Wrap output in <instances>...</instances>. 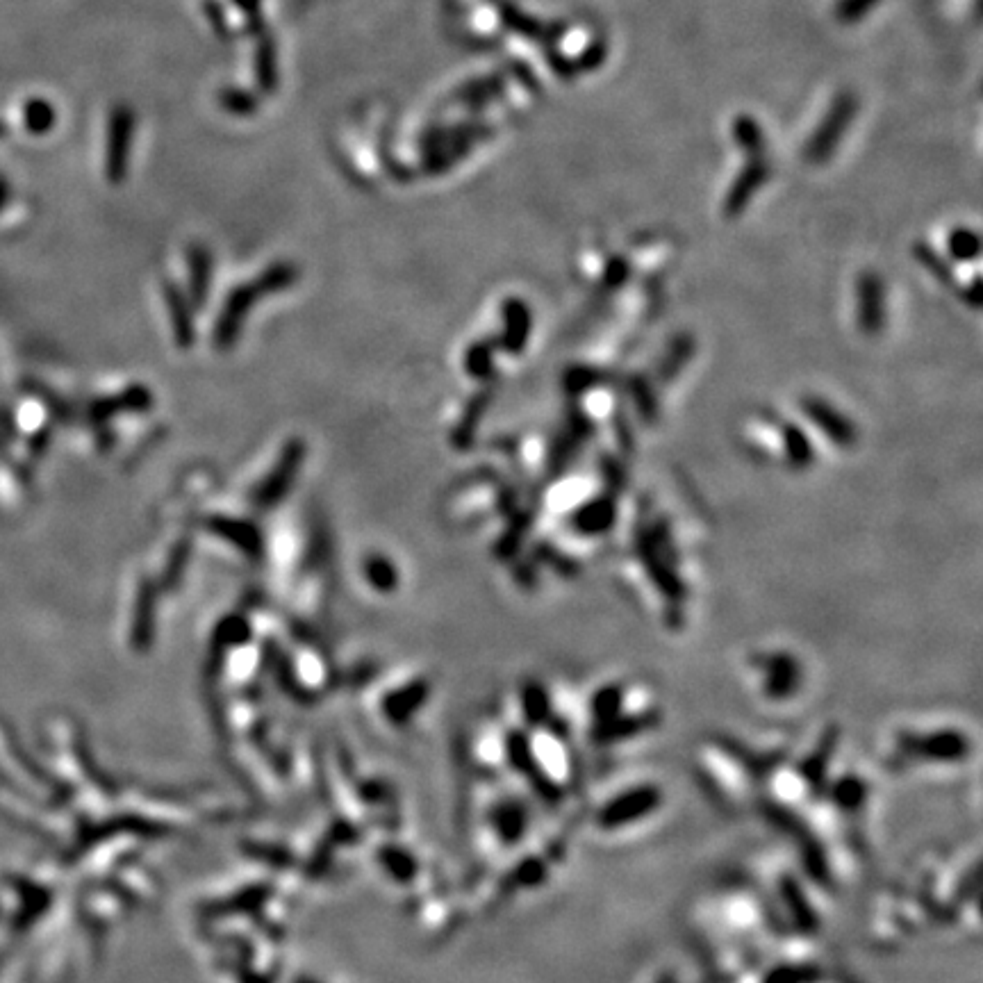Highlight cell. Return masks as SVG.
<instances>
[{
    "instance_id": "obj_1",
    "label": "cell",
    "mask_w": 983,
    "mask_h": 983,
    "mask_svg": "<svg viewBox=\"0 0 983 983\" xmlns=\"http://www.w3.org/2000/svg\"><path fill=\"white\" fill-rule=\"evenodd\" d=\"M665 804V792L654 781H638L617 788L592 813V829L603 836H617L640 829L651 817L660 813Z\"/></svg>"
},
{
    "instance_id": "obj_2",
    "label": "cell",
    "mask_w": 983,
    "mask_h": 983,
    "mask_svg": "<svg viewBox=\"0 0 983 983\" xmlns=\"http://www.w3.org/2000/svg\"><path fill=\"white\" fill-rule=\"evenodd\" d=\"M296 278H299V271H296L294 264L278 262L271 264L264 274H260V278L233 289L226 303H223V312L217 319V328H214V344H217V349L228 351L235 344L239 333H242L244 319L249 317L253 305L264 299V296L283 292V289L296 283Z\"/></svg>"
},
{
    "instance_id": "obj_3",
    "label": "cell",
    "mask_w": 983,
    "mask_h": 983,
    "mask_svg": "<svg viewBox=\"0 0 983 983\" xmlns=\"http://www.w3.org/2000/svg\"><path fill=\"white\" fill-rule=\"evenodd\" d=\"M303 458H305L303 440H289L285 444L283 453H280L276 467L271 469V474L255 487L251 497L253 506L258 510H269L278 506V503L285 499L289 487L294 485L296 474H299V469L303 465Z\"/></svg>"
},
{
    "instance_id": "obj_4",
    "label": "cell",
    "mask_w": 983,
    "mask_h": 983,
    "mask_svg": "<svg viewBox=\"0 0 983 983\" xmlns=\"http://www.w3.org/2000/svg\"><path fill=\"white\" fill-rule=\"evenodd\" d=\"M858 110V98L849 92H842L836 96V101L831 103L829 114H826L822 126L817 128L811 142H808V155L815 160L826 158L833 151L838 139L845 135V130L849 123H852L854 114Z\"/></svg>"
},
{
    "instance_id": "obj_5",
    "label": "cell",
    "mask_w": 983,
    "mask_h": 983,
    "mask_svg": "<svg viewBox=\"0 0 983 983\" xmlns=\"http://www.w3.org/2000/svg\"><path fill=\"white\" fill-rule=\"evenodd\" d=\"M153 396L142 385H132L128 390H123L117 396H110V399L96 401L92 408H89V421L94 424H105L119 412H142L151 408Z\"/></svg>"
},
{
    "instance_id": "obj_6",
    "label": "cell",
    "mask_w": 983,
    "mask_h": 983,
    "mask_svg": "<svg viewBox=\"0 0 983 983\" xmlns=\"http://www.w3.org/2000/svg\"><path fill=\"white\" fill-rule=\"evenodd\" d=\"M208 531L221 535L228 542L237 544V549H242L246 556L258 558L262 556V533L258 531V526L246 522V519H233V517H210L208 519Z\"/></svg>"
},
{
    "instance_id": "obj_7",
    "label": "cell",
    "mask_w": 983,
    "mask_h": 983,
    "mask_svg": "<svg viewBox=\"0 0 983 983\" xmlns=\"http://www.w3.org/2000/svg\"><path fill=\"white\" fill-rule=\"evenodd\" d=\"M189 262V294L187 301L192 308H203L208 301L212 280V255L205 246H192L187 255Z\"/></svg>"
},
{
    "instance_id": "obj_8",
    "label": "cell",
    "mask_w": 983,
    "mask_h": 983,
    "mask_svg": "<svg viewBox=\"0 0 983 983\" xmlns=\"http://www.w3.org/2000/svg\"><path fill=\"white\" fill-rule=\"evenodd\" d=\"M164 299L169 305V315H171V326H173V337H176V344L180 349H189L194 342V319H192V305H189L187 296L180 292V289L167 283L164 285Z\"/></svg>"
},
{
    "instance_id": "obj_9",
    "label": "cell",
    "mask_w": 983,
    "mask_h": 983,
    "mask_svg": "<svg viewBox=\"0 0 983 983\" xmlns=\"http://www.w3.org/2000/svg\"><path fill=\"white\" fill-rule=\"evenodd\" d=\"M365 574L376 590L390 592L396 588V569L385 556H369L365 563Z\"/></svg>"
},
{
    "instance_id": "obj_10",
    "label": "cell",
    "mask_w": 983,
    "mask_h": 983,
    "mask_svg": "<svg viewBox=\"0 0 983 983\" xmlns=\"http://www.w3.org/2000/svg\"><path fill=\"white\" fill-rule=\"evenodd\" d=\"M189 553H192V544H189V540H180L169 553V565L164 569V576H162V585L167 590L176 588L180 578H183L185 567L189 563Z\"/></svg>"
},
{
    "instance_id": "obj_11",
    "label": "cell",
    "mask_w": 983,
    "mask_h": 983,
    "mask_svg": "<svg viewBox=\"0 0 983 983\" xmlns=\"http://www.w3.org/2000/svg\"><path fill=\"white\" fill-rule=\"evenodd\" d=\"M733 135L738 139V144L745 148V151H761L763 148V132L758 126L754 117L749 114H740L733 123Z\"/></svg>"
},
{
    "instance_id": "obj_12",
    "label": "cell",
    "mask_w": 983,
    "mask_h": 983,
    "mask_svg": "<svg viewBox=\"0 0 983 983\" xmlns=\"http://www.w3.org/2000/svg\"><path fill=\"white\" fill-rule=\"evenodd\" d=\"M879 3L881 0H838L833 7V16L845 26H852V23L863 21L874 7H879Z\"/></svg>"
},
{
    "instance_id": "obj_13",
    "label": "cell",
    "mask_w": 983,
    "mask_h": 983,
    "mask_svg": "<svg viewBox=\"0 0 983 983\" xmlns=\"http://www.w3.org/2000/svg\"><path fill=\"white\" fill-rule=\"evenodd\" d=\"M606 53H608V48L603 41H594V44L588 48V51L583 53L581 60H578L574 66H576V73L578 71H594V69H599V66L606 62Z\"/></svg>"
}]
</instances>
